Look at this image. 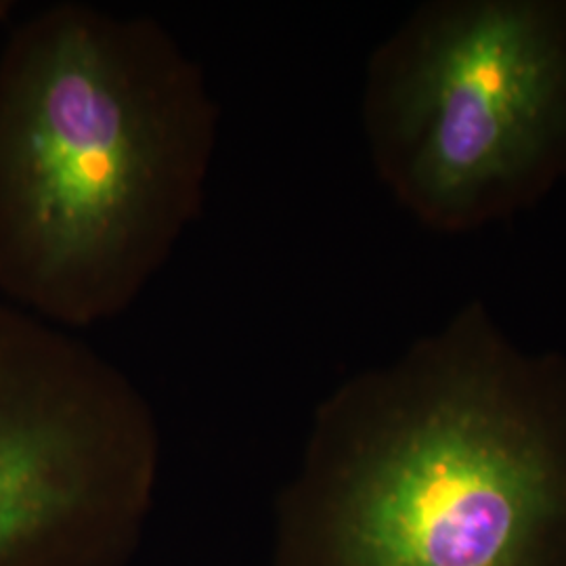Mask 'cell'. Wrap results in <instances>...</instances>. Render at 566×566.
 I'll list each match as a JSON object with an SVG mask.
<instances>
[{
  "instance_id": "cell-5",
  "label": "cell",
  "mask_w": 566,
  "mask_h": 566,
  "mask_svg": "<svg viewBox=\"0 0 566 566\" xmlns=\"http://www.w3.org/2000/svg\"><path fill=\"white\" fill-rule=\"evenodd\" d=\"M11 11H13V2L0 0V21L7 20L11 15Z\"/></svg>"
},
{
  "instance_id": "cell-2",
  "label": "cell",
  "mask_w": 566,
  "mask_h": 566,
  "mask_svg": "<svg viewBox=\"0 0 566 566\" xmlns=\"http://www.w3.org/2000/svg\"><path fill=\"white\" fill-rule=\"evenodd\" d=\"M308 566H566V355L481 298L324 405Z\"/></svg>"
},
{
  "instance_id": "cell-1",
  "label": "cell",
  "mask_w": 566,
  "mask_h": 566,
  "mask_svg": "<svg viewBox=\"0 0 566 566\" xmlns=\"http://www.w3.org/2000/svg\"><path fill=\"white\" fill-rule=\"evenodd\" d=\"M219 107L160 21L60 2L0 53V298L84 329L142 298L202 212Z\"/></svg>"
},
{
  "instance_id": "cell-3",
  "label": "cell",
  "mask_w": 566,
  "mask_h": 566,
  "mask_svg": "<svg viewBox=\"0 0 566 566\" xmlns=\"http://www.w3.org/2000/svg\"><path fill=\"white\" fill-rule=\"evenodd\" d=\"M361 120L395 202L462 235L566 181V0H428L376 46Z\"/></svg>"
},
{
  "instance_id": "cell-4",
  "label": "cell",
  "mask_w": 566,
  "mask_h": 566,
  "mask_svg": "<svg viewBox=\"0 0 566 566\" xmlns=\"http://www.w3.org/2000/svg\"><path fill=\"white\" fill-rule=\"evenodd\" d=\"M147 455L120 376L70 329L0 298V566H53L91 491Z\"/></svg>"
}]
</instances>
